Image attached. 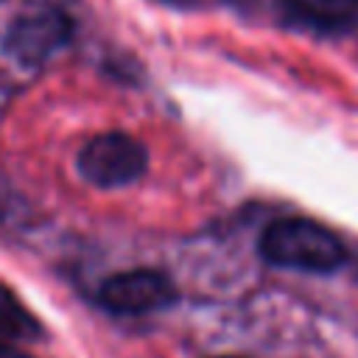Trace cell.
<instances>
[{"instance_id": "cell-1", "label": "cell", "mask_w": 358, "mask_h": 358, "mask_svg": "<svg viewBox=\"0 0 358 358\" xmlns=\"http://www.w3.org/2000/svg\"><path fill=\"white\" fill-rule=\"evenodd\" d=\"M260 255L271 266L310 274H330L347 257L338 235L310 218H280L268 224L260 235Z\"/></svg>"}, {"instance_id": "cell-2", "label": "cell", "mask_w": 358, "mask_h": 358, "mask_svg": "<svg viewBox=\"0 0 358 358\" xmlns=\"http://www.w3.org/2000/svg\"><path fill=\"white\" fill-rule=\"evenodd\" d=\"M145 168V145L126 131L98 134L78 151V173L95 187H126L137 182Z\"/></svg>"}, {"instance_id": "cell-3", "label": "cell", "mask_w": 358, "mask_h": 358, "mask_svg": "<svg viewBox=\"0 0 358 358\" xmlns=\"http://www.w3.org/2000/svg\"><path fill=\"white\" fill-rule=\"evenodd\" d=\"M98 302L120 316H140L162 310L176 302V285L157 268H131L112 274L98 288Z\"/></svg>"}, {"instance_id": "cell-4", "label": "cell", "mask_w": 358, "mask_h": 358, "mask_svg": "<svg viewBox=\"0 0 358 358\" xmlns=\"http://www.w3.org/2000/svg\"><path fill=\"white\" fill-rule=\"evenodd\" d=\"M70 39V20L59 8H36L14 20L6 34V50L25 67L50 59Z\"/></svg>"}, {"instance_id": "cell-5", "label": "cell", "mask_w": 358, "mask_h": 358, "mask_svg": "<svg viewBox=\"0 0 358 358\" xmlns=\"http://www.w3.org/2000/svg\"><path fill=\"white\" fill-rule=\"evenodd\" d=\"M294 20L310 25H336L344 22L355 8L358 0H282Z\"/></svg>"}, {"instance_id": "cell-6", "label": "cell", "mask_w": 358, "mask_h": 358, "mask_svg": "<svg viewBox=\"0 0 358 358\" xmlns=\"http://www.w3.org/2000/svg\"><path fill=\"white\" fill-rule=\"evenodd\" d=\"M0 338L17 344V341H28V338H39V324L36 319L22 308V302L0 288Z\"/></svg>"}, {"instance_id": "cell-7", "label": "cell", "mask_w": 358, "mask_h": 358, "mask_svg": "<svg viewBox=\"0 0 358 358\" xmlns=\"http://www.w3.org/2000/svg\"><path fill=\"white\" fill-rule=\"evenodd\" d=\"M0 358H31V355H28L22 347H17V344L0 338Z\"/></svg>"}, {"instance_id": "cell-8", "label": "cell", "mask_w": 358, "mask_h": 358, "mask_svg": "<svg viewBox=\"0 0 358 358\" xmlns=\"http://www.w3.org/2000/svg\"><path fill=\"white\" fill-rule=\"evenodd\" d=\"M171 3H193V0H171Z\"/></svg>"}, {"instance_id": "cell-9", "label": "cell", "mask_w": 358, "mask_h": 358, "mask_svg": "<svg viewBox=\"0 0 358 358\" xmlns=\"http://www.w3.org/2000/svg\"><path fill=\"white\" fill-rule=\"evenodd\" d=\"M218 358H238V355H218Z\"/></svg>"}]
</instances>
